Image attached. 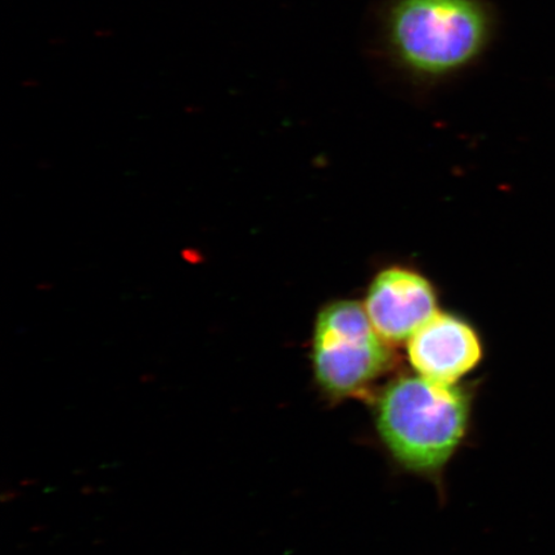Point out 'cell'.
I'll list each match as a JSON object with an SVG mask.
<instances>
[{"label": "cell", "instance_id": "cell-1", "mask_svg": "<svg viewBox=\"0 0 555 555\" xmlns=\"http://www.w3.org/2000/svg\"><path fill=\"white\" fill-rule=\"evenodd\" d=\"M498 27L491 0H387L380 50L414 78L442 79L481 61Z\"/></svg>", "mask_w": 555, "mask_h": 555}, {"label": "cell", "instance_id": "cell-2", "mask_svg": "<svg viewBox=\"0 0 555 555\" xmlns=\"http://www.w3.org/2000/svg\"><path fill=\"white\" fill-rule=\"evenodd\" d=\"M469 415L467 393L451 384L406 377L388 386L378 402L382 439L405 467L441 468L460 446Z\"/></svg>", "mask_w": 555, "mask_h": 555}, {"label": "cell", "instance_id": "cell-3", "mask_svg": "<svg viewBox=\"0 0 555 555\" xmlns=\"http://www.w3.org/2000/svg\"><path fill=\"white\" fill-rule=\"evenodd\" d=\"M312 360L319 384L336 397H350L376 380L391 356L365 308L337 301L318 317Z\"/></svg>", "mask_w": 555, "mask_h": 555}, {"label": "cell", "instance_id": "cell-4", "mask_svg": "<svg viewBox=\"0 0 555 555\" xmlns=\"http://www.w3.org/2000/svg\"><path fill=\"white\" fill-rule=\"evenodd\" d=\"M365 310L373 327L387 343L411 338L437 312L435 291L412 270L391 268L371 284Z\"/></svg>", "mask_w": 555, "mask_h": 555}, {"label": "cell", "instance_id": "cell-5", "mask_svg": "<svg viewBox=\"0 0 555 555\" xmlns=\"http://www.w3.org/2000/svg\"><path fill=\"white\" fill-rule=\"evenodd\" d=\"M409 358L421 376L453 384L480 362L482 347L476 332L460 318L436 312L409 339Z\"/></svg>", "mask_w": 555, "mask_h": 555}]
</instances>
